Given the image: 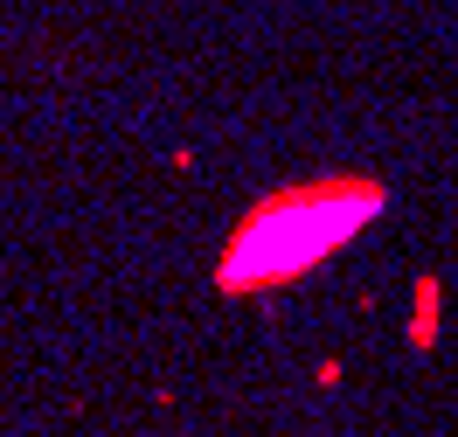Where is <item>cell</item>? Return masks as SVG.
Here are the masks:
<instances>
[{
    "label": "cell",
    "instance_id": "1",
    "mask_svg": "<svg viewBox=\"0 0 458 437\" xmlns=\"http://www.w3.org/2000/svg\"><path fill=\"white\" fill-rule=\"evenodd\" d=\"M382 208H389V188L375 174H313V181H292V188H271L229 230L223 257H216V291L223 298H264L278 285H299L306 271L341 257Z\"/></svg>",
    "mask_w": 458,
    "mask_h": 437
},
{
    "label": "cell",
    "instance_id": "3",
    "mask_svg": "<svg viewBox=\"0 0 458 437\" xmlns=\"http://www.w3.org/2000/svg\"><path fill=\"white\" fill-rule=\"evenodd\" d=\"M341 375H347L341 361H319V368H313V382H319V389H341Z\"/></svg>",
    "mask_w": 458,
    "mask_h": 437
},
{
    "label": "cell",
    "instance_id": "2",
    "mask_svg": "<svg viewBox=\"0 0 458 437\" xmlns=\"http://www.w3.org/2000/svg\"><path fill=\"white\" fill-rule=\"evenodd\" d=\"M403 340H410L417 354H430L437 340H445V278L424 271V278L410 285V326H403Z\"/></svg>",
    "mask_w": 458,
    "mask_h": 437
}]
</instances>
